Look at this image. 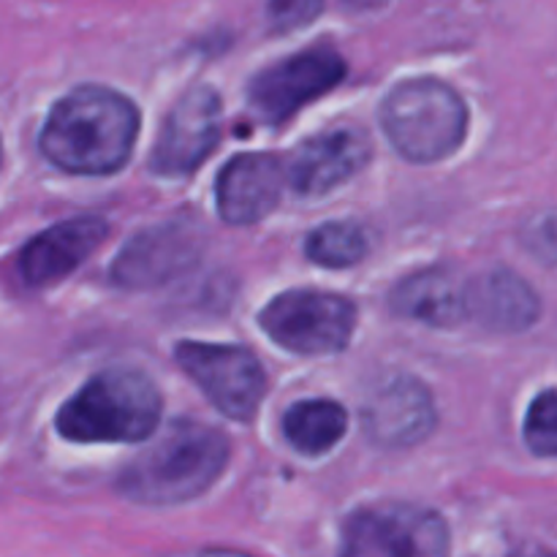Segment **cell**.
<instances>
[{"label": "cell", "mask_w": 557, "mask_h": 557, "mask_svg": "<svg viewBox=\"0 0 557 557\" xmlns=\"http://www.w3.org/2000/svg\"><path fill=\"white\" fill-rule=\"evenodd\" d=\"M522 435L533 455L557 457V389H544L531 403Z\"/></svg>", "instance_id": "obj_19"}, {"label": "cell", "mask_w": 557, "mask_h": 557, "mask_svg": "<svg viewBox=\"0 0 557 557\" xmlns=\"http://www.w3.org/2000/svg\"><path fill=\"white\" fill-rule=\"evenodd\" d=\"M139 109L109 87L85 85L60 98L41 128L44 158L71 174H112L131 158Z\"/></svg>", "instance_id": "obj_1"}, {"label": "cell", "mask_w": 557, "mask_h": 557, "mask_svg": "<svg viewBox=\"0 0 557 557\" xmlns=\"http://www.w3.org/2000/svg\"><path fill=\"white\" fill-rule=\"evenodd\" d=\"M107 239V223L101 218H74L54 223L47 232L36 234L20 250V275L27 286L41 288L63 281L87 256L96 253Z\"/></svg>", "instance_id": "obj_14"}, {"label": "cell", "mask_w": 557, "mask_h": 557, "mask_svg": "<svg viewBox=\"0 0 557 557\" xmlns=\"http://www.w3.org/2000/svg\"><path fill=\"white\" fill-rule=\"evenodd\" d=\"M373 156L370 136L359 125L321 131L294 150L288 183L302 196H321L362 172Z\"/></svg>", "instance_id": "obj_11"}, {"label": "cell", "mask_w": 557, "mask_h": 557, "mask_svg": "<svg viewBox=\"0 0 557 557\" xmlns=\"http://www.w3.org/2000/svg\"><path fill=\"white\" fill-rule=\"evenodd\" d=\"M381 125L403 158L435 163L462 145L468 131L466 101L438 79L397 85L381 107Z\"/></svg>", "instance_id": "obj_4"}, {"label": "cell", "mask_w": 557, "mask_h": 557, "mask_svg": "<svg viewBox=\"0 0 557 557\" xmlns=\"http://www.w3.org/2000/svg\"><path fill=\"white\" fill-rule=\"evenodd\" d=\"M403 319L428 326H455L468 315V283L446 267H433L406 277L389 297Z\"/></svg>", "instance_id": "obj_16"}, {"label": "cell", "mask_w": 557, "mask_h": 557, "mask_svg": "<svg viewBox=\"0 0 557 557\" xmlns=\"http://www.w3.org/2000/svg\"><path fill=\"white\" fill-rule=\"evenodd\" d=\"M221 139V98L212 87H194L185 92L163 123L156 152L150 158L152 172L177 177L190 174L207 161Z\"/></svg>", "instance_id": "obj_10"}, {"label": "cell", "mask_w": 557, "mask_h": 557, "mask_svg": "<svg viewBox=\"0 0 557 557\" xmlns=\"http://www.w3.org/2000/svg\"><path fill=\"white\" fill-rule=\"evenodd\" d=\"M261 330L294 354H337L348 346L357 326L351 299L326 292H286L259 315Z\"/></svg>", "instance_id": "obj_6"}, {"label": "cell", "mask_w": 557, "mask_h": 557, "mask_svg": "<svg viewBox=\"0 0 557 557\" xmlns=\"http://www.w3.org/2000/svg\"><path fill=\"white\" fill-rule=\"evenodd\" d=\"M346 76V60L330 47L292 54L253 76L248 90L250 112L261 123L277 125L305 103L330 92Z\"/></svg>", "instance_id": "obj_8"}, {"label": "cell", "mask_w": 557, "mask_h": 557, "mask_svg": "<svg viewBox=\"0 0 557 557\" xmlns=\"http://www.w3.org/2000/svg\"><path fill=\"white\" fill-rule=\"evenodd\" d=\"M324 0H267V22L275 30H297L321 14Z\"/></svg>", "instance_id": "obj_20"}, {"label": "cell", "mask_w": 557, "mask_h": 557, "mask_svg": "<svg viewBox=\"0 0 557 557\" xmlns=\"http://www.w3.org/2000/svg\"><path fill=\"white\" fill-rule=\"evenodd\" d=\"M188 557H253L248 553H237V549H201V553Z\"/></svg>", "instance_id": "obj_22"}, {"label": "cell", "mask_w": 557, "mask_h": 557, "mask_svg": "<svg viewBox=\"0 0 557 557\" xmlns=\"http://www.w3.org/2000/svg\"><path fill=\"white\" fill-rule=\"evenodd\" d=\"M283 166L270 152H245L221 169L215 183L218 212L232 226H250L281 201Z\"/></svg>", "instance_id": "obj_13"}, {"label": "cell", "mask_w": 557, "mask_h": 557, "mask_svg": "<svg viewBox=\"0 0 557 557\" xmlns=\"http://www.w3.org/2000/svg\"><path fill=\"white\" fill-rule=\"evenodd\" d=\"M509 557H544V555H528V553L522 555V553H517V555H509Z\"/></svg>", "instance_id": "obj_23"}, {"label": "cell", "mask_w": 557, "mask_h": 557, "mask_svg": "<svg viewBox=\"0 0 557 557\" xmlns=\"http://www.w3.org/2000/svg\"><path fill=\"white\" fill-rule=\"evenodd\" d=\"M368 232L354 221L324 223L305 243L308 259L321 267H330V270L359 264L364 259V253H368Z\"/></svg>", "instance_id": "obj_18"}, {"label": "cell", "mask_w": 557, "mask_h": 557, "mask_svg": "<svg viewBox=\"0 0 557 557\" xmlns=\"http://www.w3.org/2000/svg\"><path fill=\"white\" fill-rule=\"evenodd\" d=\"M346 408L335 400H302L283 417V435L302 455H324L346 435Z\"/></svg>", "instance_id": "obj_17"}, {"label": "cell", "mask_w": 557, "mask_h": 557, "mask_svg": "<svg viewBox=\"0 0 557 557\" xmlns=\"http://www.w3.org/2000/svg\"><path fill=\"white\" fill-rule=\"evenodd\" d=\"M228 462V438L194 419H177L166 433L131 462L120 493L145 506H174L205 495Z\"/></svg>", "instance_id": "obj_2"}, {"label": "cell", "mask_w": 557, "mask_h": 557, "mask_svg": "<svg viewBox=\"0 0 557 557\" xmlns=\"http://www.w3.org/2000/svg\"><path fill=\"white\" fill-rule=\"evenodd\" d=\"M362 428L381 449H408L422 444L435 428L433 395L422 381L397 375L364 403Z\"/></svg>", "instance_id": "obj_12"}, {"label": "cell", "mask_w": 557, "mask_h": 557, "mask_svg": "<svg viewBox=\"0 0 557 557\" xmlns=\"http://www.w3.org/2000/svg\"><path fill=\"white\" fill-rule=\"evenodd\" d=\"M174 357L218 411L234 422L256 417L267 395V373L253 351L228 343L183 341Z\"/></svg>", "instance_id": "obj_7"}, {"label": "cell", "mask_w": 557, "mask_h": 557, "mask_svg": "<svg viewBox=\"0 0 557 557\" xmlns=\"http://www.w3.org/2000/svg\"><path fill=\"white\" fill-rule=\"evenodd\" d=\"M525 245L539 261L557 264V210L539 218L525 234Z\"/></svg>", "instance_id": "obj_21"}, {"label": "cell", "mask_w": 557, "mask_h": 557, "mask_svg": "<svg viewBox=\"0 0 557 557\" xmlns=\"http://www.w3.org/2000/svg\"><path fill=\"white\" fill-rule=\"evenodd\" d=\"M201 237L188 223H161L131 237L109 270L112 283L128 292L163 286L199 261Z\"/></svg>", "instance_id": "obj_9"}, {"label": "cell", "mask_w": 557, "mask_h": 557, "mask_svg": "<svg viewBox=\"0 0 557 557\" xmlns=\"http://www.w3.org/2000/svg\"><path fill=\"white\" fill-rule=\"evenodd\" d=\"M158 386L139 370L114 368L92 375L58 411V433L76 444H136L161 419Z\"/></svg>", "instance_id": "obj_3"}, {"label": "cell", "mask_w": 557, "mask_h": 557, "mask_svg": "<svg viewBox=\"0 0 557 557\" xmlns=\"http://www.w3.org/2000/svg\"><path fill=\"white\" fill-rule=\"evenodd\" d=\"M468 315L493 332H522L536 324L542 302L511 270H493L468 283Z\"/></svg>", "instance_id": "obj_15"}, {"label": "cell", "mask_w": 557, "mask_h": 557, "mask_svg": "<svg viewBox=\"0 0 557 557\" xmlns=\"http://www.w3.org/2000/svg\"><path fill=\"white\" fill-rule=\"evenodd\" d=\"M449 544L438 511L403 500L364 506L343 528V557H449Z\"/></svg>", "instance_id": "obj_5"}]
</instances>
